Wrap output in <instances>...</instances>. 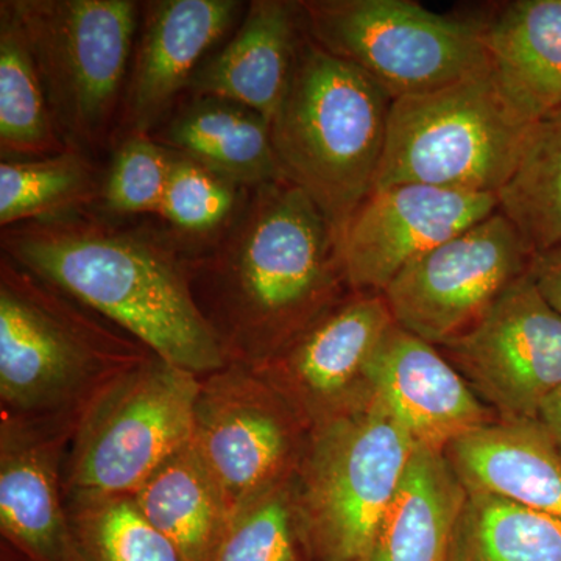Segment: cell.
I'll return each mask as SVG.
<instances>
[{
  "instance_id": "9",
  "label": "cell",
  "mask_w": 561,
  "mask_h": 561,
  "mask_svg": "<svg viewBox=\"0 0 561 561\" xmlns=\"http://www.w3.org/2000/svg\"><path fill=\"white\" fill-rule=\"evenodd\" d=\"M308 35L364 70L393 101L437 90L489 66L474 18L412 0H306Z\"/></svg>"
},
{
  "instance_id": "29",
  "label": "cell",
  "mask_w": 561,
  "mask_h": 561,
  "mask_svg": "<svg viewBox=\"0 0 561 561\" xmlns=\"http://www.w3.org/2000/svg\"><path fill=\"white\" fill-rule=\"evenodd\" d=\"M295 478L232 512L209 561H312Z\"/></svg>"
},
{
  "instance_id": "4",
  "label": "cell",
  "mask_w": 561,
  "mask_h": 561,
  "mask_svg": "<svg viewBox=\"0 0 561 561\" xmlns=\"http://www.w3.org/2000/svg\"><path fill=\"white\" fill-rule=\"evenodd\" d=\"M391 103L364 70L305 33L289 88L271 121L273 149L284 179L319 206L341 242L375 191Z\"/></svg>"
},
{
  "instance_id": "8",
  "label": "cell",
  "mask_w": 561,
  "mask_h": 561,
  "mask_svg": "<svg viewBox=\"0 0 561 561\" xmlns=\"http://www.w3.org/2000/svg\"><path fill=\"white\" fill-rule=\"evenodd\" d=\"M66 147L103 146L121 116L138 32L133 0H13Z\"/></svg>"
},
{
  "instance_id": "31",
  "label": "cell",
  "mask_w": 561,
  "mask_h": 561,
  "mask_svg": "<svg viewBox=\"0 0 561 561\" xmlns=\"http://www.w3.org/2000/svg\"><path fill=\"white\" fill-rule=\"evenodd\" d=\"M173 153L151 135H128L102 183L103 208L114 216H157L171 175Z\"/></svg>"
},
{
  "instance_id": "30",
  "label": "cell",
  "mask_w": 561,
  "mask_h": 561,
  "mask_svg": "<svg viewBox=\"0 0 561 561\" xmlns=\"http://www.w3.org/2000/svg\"><path fill=\"white\" fill-rule=\"evenodd\" d=\"M249 192L197 161L173 153L158 216L168 221L176 238L213 241L234 219Z\"/></svg>"
},
{
  "instance_id": "19",
  "label": "cell",
  "mask_w": 561,
  "mask_h": 561,
  "mask_svg": "<svg viewBox=\"0 0 561 561\" xmlns=\"http://www.w3.org/2000/svg\"><path fill=\"white\" fill-rule=\"evenodd\" d=\"M491 76L527 124L561 106V0H515L476 18Z\"/></svg>"
},
{
  "instance_id": "27",
  "label": "cell",
  "mask_w": 561,
  "mask_h": 561,
  "mask_svg": "<svg viewBox=\"0 0 561 561\" xmlns=\"http://www.w3.org/2000/svg\"><path fill=\"white\" fill-rule=\"evenodd\" d=\"M98 169L84 151L0 162V225L44 219L84 209L101 198Z\"/></svg>"
},
{
  "instance_id": "24",
  "label": "cell",
  "mask_w": 561,
  "mask_h": 561,
  "mask_svg": "<svg viewBox=\"0 0 561 561\" xmlns=\"http://www.w3.org/2000/svg\"><path fill=\"white\" fill-rule=\"evenodd\" d=\"M68 149L55 125L13 0L0 2V153L2 160L51 157Z\"/></svg>"
},
{
  "instance_id": "32",
  "label": "cell",
  "mask_w": 561,
  "mask_h": 561,
  "mask_svg": "<svg viewBox=\"0 0 561 561\" xmlns=\"http://www.w3.org/2000/svg\"><path fill=\"white\" fill-rule=\"evenodd\" d=\"M529 273L542 297L561 316V249L535 253Z\"/></svg>"
},
{
  "instance_id": "10",
  "label": "cell",
  "mask_w": 561,
  "mask_h": 561,
  "mask_svg": "<svg viewBox=\"0 0 561 561\" xmlns=\"http://www.w3.org/2000/svg\"><path fill=\"white\" fill-rule=\"evenodd\" d=\"M308 424L256 368L228 362L202 376L191 443L231 512L297 476Z\"/></svg>"
},
{
  "instance_id": "34",
  "label": "cell",
  "mask_w": 561,
  "mask_h": 561,
  "mask_svg": "<svg viewBox=\"0 0 561 561\" xmlns=\"http://www.w3.org/2000/svg\"><path fill=\"white\" fill-rule=\"evenodd\" d=\"M559 249H561V245L559 247Z\"/></svg>"
},
{
  "instance_id": "2",
  "label": "cell",
  "mask_w": 561,
  "mask_h": 561,
  "mask_svg": "<svg viewBox=\"0 0 561 561\" xmlns=\"http://www.w3.org/2000/svg\"><path fill=\"white\" fill-rule=\"evenodd\" d=\"M172 234L128 227L87 209L2 228L14 264L88 306L195 376L228 364L191 289V247Z\"/></svg>"
},
{
  "instance_id": "25",
  "label": "cell",
  "mask_w": 561,
  "mask_h": 561,
  "mask_svg": "<svg viewBox=\"0 0 561 561\" xmlns=\"http://www.w3.org/2000/svg\"><path fill=\"white\" fill-rule=\"evenodd\" d=\"M446 561H561V519L468 491Z\"/></svg>"
},
{
  "instance_id": "22",
  "label": "cell",
  "mask_w": 561,
  "mask_h": 561,
  "mask_svg": "<svg viewBox=\"0 0 561 561\" xmlns=\"http://www.w3.org/2000/svg\"><path fill=\"white\" fill-rule=\"evenodd\" d=\"M467 496L445 453L419 446L365 561H446Z\"/></svg>"
},
{
  "instance_id": "17",
  "label": "cell",
  "mask_w": 561,
  "mask_h": 561,
  "mask_svg": "<svg viewBox=\"0 0 561 561\" xmlns=\"http://www.w3.org/2000/svg\"><path fill=\"white\" fill-rule=\"evenodd\" d=\"M236 0H158L146 3L121 119L128 135H150L190 88L206 51L239 16Z\"/></svg>"
},
{
  "instance_id": "12",
  "label": "cell",
  "mask_w": 561,
  "mask_h": 561,
  "mask_svg": "<svg viewBox=\"0 0 561 561\" xmlns=\"http://www.w3.org/2000/svg\"><path fill=\"white\" fill-rule=\"evenodd\" d=\"M501 420H534L561 389V316L527 272L474 327L437 346Z\"/></svg>"
},
{
  "instance_id": "15",
  "label": "cell",
  "mask_w": 561,
  "mask_h": 561,
  "mask_svg": "<svg viewBox=\"0 0 561 561\" xmlns=\"http://www.w3.org/2000/svg\"><path fill=\"white\" fill-rule=\"evenodd\" d=\"M76 423L0 416V535L25 561H84L62 491Z\"/></svg>"
},
{
  "instance_id": "14",
  "label": "cell",
  "mask_w": 561,
  "mask_h": 561,
  "mask_svg": "<svg viewBox=\"0 0 561 561\" xmlns=\"http://www.w3.org/2000/svg\"><path fill=\"white\" fill-rule=\"evenodd\" d=\"M500 210L494 194L397 184L371 192L342 236L353 294H382L394 276L427 251Z\"/></svg>"
},
{
  "instance_id": "3",
  "label": "cell",
  "mask_w": 561,
  "mask_h": 561,
  "mask_svg": "<svg viewBox=\"0 0 561 561\" xmlns=\"http://www.w3.org/2000/svg\"><path fill=\"white\" fill-rule=\"evenodd\" d=\"M153 354L46 279L0 257V416L79 419L114 376Z\"/></svg>"
},
{
  "instance_id": "20",
  "label": "cell",
  "mask_w": 561,
  "mask_h": 561,
  "mask_svg": "<svg viewBox=\"0 0 561 561\" xmlns=\"http://www.w3.org/2000/svg\"><path fill=\"white\" fill-rule=\"evenodd\" d=\"M443 453L468 491L561 519V456L538 419L491 421Z\"/></svg>"
},
{
  "instance_id": "23",
  "label": "cell",
  "mask_w": 561,
  "mask_h": 561,
  "mask_svg": "<svg viewBox=\"0 0 561 561\" xmlns=\"http://www.w3.org/2000/svg\"><path fill=\"white\" fill-rule=\"evenodd\" d=\"M131 496L187 561L210 560L232 515L220 483L191 442L172 454Z\"/></svg>"
},
{
  "instance_id": "5",
  "label": "cell",
  "mask_w": 561,
  "mask_h": 561,
  "mask_svg": "<svg viewBox=\"0 0 561 561\" xmlns=\"http://www.w3.org/2000/svg\"><path fill=\"white\" fill-rule=\"evenodd\" d=\"M534 124L502 98L490 65L463 79L391 103L376 190L423 184L500 194Z\"/></svg>"
},
{
  "instance_id": "28",
  "label": "cell",
  "mask_w": 561,
  "mask_h": 561,
  "mask_svg": "<svg viewBox=\"0 0 561 561\" xmlns=\"http://www.w3.org/2000/svg\"><path fill=\"white\" fill-rule=\"evenodd\" d=\"M68 512L84 561H187L131 494L70 504Z\"/></svg>"
},
{
  "instance_id": "16",
  "label": "cell",
  "mask_w": 561,
  "mask_h": 561,
  "mask_svg": "<svg viewBox=\"0 0 561 561\" xmlns=\"http://www.w3.org/2000/svg\"><path fill=\"white\" fill-rule=\"evenodd\" d=\"M368 383L423 448L445 451L457 438L494 421L442 351L397 323L373 356Z\"/></svg>"
},
{
  "instance_id": "7",
  "label": "cell",
  "mask_w": 561,
  "mask_h": 561,
  "mask_svg": "<svg viewBox=\"0 0 561 561\" xmlns=\"http://www.w3.org/2000/svg\"><path fill=\"white\" fill-rule=\"evenodd\" d=\"M201 378L157 354L114 376L80 412L70 437L66 505L133 494L191 442Z\"/></svg>"
},
{
  "instance_id": "1",
  "label": "cell",
  "mask_w": 561,
  "mask_h": 561,
  "mask_svg": "<svg viewBox=\"0 0 561 561\" xmlns=\"http://www.w3.org/2000/svg\"><path fill=\"white\" fill-rule=\"evenodd\" d=\"M191 289L228 362L261 367L350 297L341 238L290 181L250 190L210 245L192 250Z\"/></svg>"
},
{
  "instance_id": "33",
  "label": "cell",
  "mask_w": 561,
  "mask_h": 561,
  "mask_svg": "<svg viewBox=\"0 0 561 561\" xmlns=\"http://www.w3.org/2000/svg\"><path fill=\"white\" fill-rule=\"evenodd\" d=\"M538 421L542 424L549 437L561 456V389L553 391L551 397L542 402Z\"/></svg>"
},
{
  "instance_id": "11",
  "label": "cell",
  "mask_w": 561,
  "mask_h": 561,
  "mask_svg": "<svg viewBox=\"0 0 561 561\" xmlns=\"http://www.w3.org/2000/svg\"><path fill=\"white\" fill-rule=\"evenodd\" d=\"M534 254L496 210L411 262L382 295L398 327L440 346L474 327L530 271Z\"/></svg>"
},
{
  "instance_id": "21",
  "label": "cell",
  "mask_w": 561,
  "mask_h": 561,
  "mask_svg": "<svg viewBox=\"0 0 561 561\" xmlns=\"http://www.w3.org/2000/svg\"><path fill=\"white\" fill-rule=\"evenodd\" d=\"M153 139L243 190L286 180L273 149L271 122L227 99L195 95Z\"/></svg>"
},
{
  "instance_id": "6",
  "label": "cell",
  "mask_w": 561,
  "mask_h": 561,
  "mask_svg": "<svg viewBox=\"0 0 561 561\" xmlns=\"http://www.w3.org/2000/svg\"><path fill=\"white\" fill-rule=\"evenodd\" d=\"M416 448L375 393L312 427L295 478L312 561L367 559Z\"/></svg>"
},
{
  "instance_id": "18",
  "label": "cell",
  "mask_w": 561,
  "mask_h": 561,
  "mask_svg": "<svg viewBox=\"0 0 561 561\" xmlns=\"http://www.w3.org/2000/svg\"><path fill=\"white\" fill-rule=\"evenodd\" d=\"M305 33L300 2L254 0L230 43L203 61L187 90L241 103L271 122L289 88Z\"/></svg>"
},
{
  "instance_id": "13",
  "label": "cell",
  "mask_w": 561,
  "mask_h": 561,
  "mask_svg": "<svg viewBox=\"0 0 561 561\" xmlns=\"http://www.w3.org/2000/svg\"><path fill=\"white\" fill-rule=\"evenodd\" d=\"M394 323L382 294H351L279 356L253 368L312 430L370 397L368 368Z\"/></svg>"
},
{
  "instance_id": "26",
  "label": "cell",
  "mask_w": 561,
  "mask_h": 561,
  "mask_svg": "<svg viewBox=\"0 0 561 561\" xmlns=\"http://www.w3.org/2000/svg\"><path fill=\"white\" fill-rule=\"evenodd\" d=\"M500 210L534 253L561 245V106L531 125Z\"/></svg>"
}]
</instances>
